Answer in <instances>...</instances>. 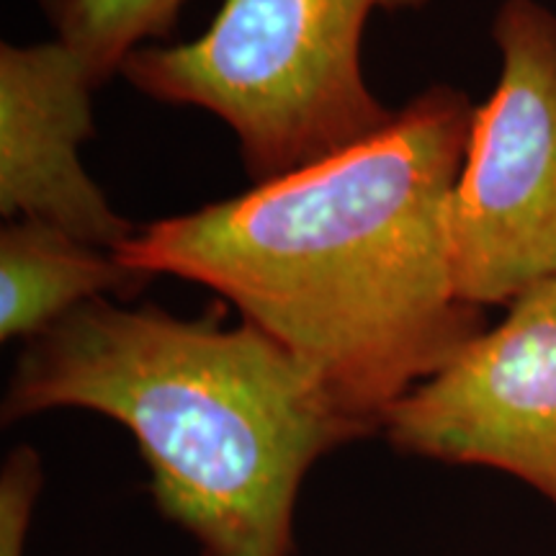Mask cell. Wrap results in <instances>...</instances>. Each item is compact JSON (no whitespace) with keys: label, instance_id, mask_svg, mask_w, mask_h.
Returning <instances> with one entry per match:
<instances>
[{"label":"cell","instance_id":"1","mask_svg":"<svg viewBox=\"0 0 556 556\" xmlns=\"http://www.w3.org/2000/svg\"><path fill=\"white\" fill-rule=\"evenodd\" d=\"M430 86L379 135L114 250L139 274L212 289L371 428L486 330L456 294L448 212L475 122Z\"/></svg>","mask_w":556,"mask_h":556},{"label":"cell","instance_id":"2","mask_svg":"<svg viewBox=\"0 0 556 556\" xmlns=\"http://www.w3.org/2000/svg\"><path fill=\"white\" fill-rule=\"evenodd\" d=\"M225 309L176 317L109 296L26 340L3 426L88 409L131 433L160 516L204 556H294L299 492L332 451L371 435L283 345Z\"/></svg>","mask_w":556,"mask_h":556},{"label":"cell","instance_id":"3","mask_svg":"<svg viewBox=\"0 0 556 556\" xmlns=\"http://www.w3.org/2000/svg\"><path fill=\"white\" fill-rule=\"evenodd\" d=\"M430 0H225L201 37L131 52L124 78L173 106L204 109L238 137L255 184L281 178L379 135L397 111L364 78L377 11Z\"/></svg>","mask_w":556,"mask_h":556},{"label":"cell","instance_id":"9","mask_svg":"<svg viewBox=\"0 0 556 556\" xmlns=\"http://www.w3.org/2000/svg\"><path fill=\"white\" fill-rule=\"evenodd\" d=\"M41 484L45 469L37 448H13L0 469V556H26Z\"/></svg>","mask_w":556,"mask_h":556},{"label":"cell","instance_id":"7","mask_svg":"<svg viewBox=\"0 0 556 556\" xmlns=\"http://www.w3.org/2000/svg\"><path fill=\"white\" fill-rule=\"evenodd\" d=\"M152 281L111 250L88 245L39 219L0 229V340H31L101 296L131 299Z\"/></svg>","mask_w":556,"mask_h":556},{"label":"cell","instance_id":"8","mask_svg":"<svg viewBox=\"0 0 556 556\" xmlns=\"http://www.w3.org/2000/svg\"><path fill=\"white\" fill-rule=\"evenodd\" d=\"M186 0H37L54 39L86 62L96 86L119 75L131 52L170 37Z\"/></svg>","mask_w":556,"mask_h":556},{"label":"cell","instance_id":"4","mask_svg":"<svg viewBox=\"0 0 556 556\" xmlns=\"http://www.w3.org/2000/svg\"><path fill=\"white\" fill-rule=\"evenodd\" d=\"M492 39L500 78L475 109L448 212L456 294L479 309L556 276V13L503 0Z\"/></svg>","mask_w":556,"mask_h":556},{"label":"cell","instance_id":"5","mask_svg":"<svg viewBox=\"0 0 556 556\" xmlns=\"http://www.w3.org/2000/svg\"><path fill=\"white\" fill-rule=\"evenodd\" d=\"M381 433L405 456L518 477L556 507V276L407 392Z\"/></svg>","mask_w":556,"mask_h":556},{"label":"cell","instance_id":"6","mask_svg":"<svg viewBox=\"0 0 556 556\" xmlns=\"http://www.w3.org/2000/svg\"><path fill=\"white\" fill-rule=\"evenodd\" d=\"M96 90L86 62L60 39L0 45V214L47 222L114 253L139 227L80 163L96 135Z\"/></svg>","mask_w":556,"mask_h":556}]
</instances>
